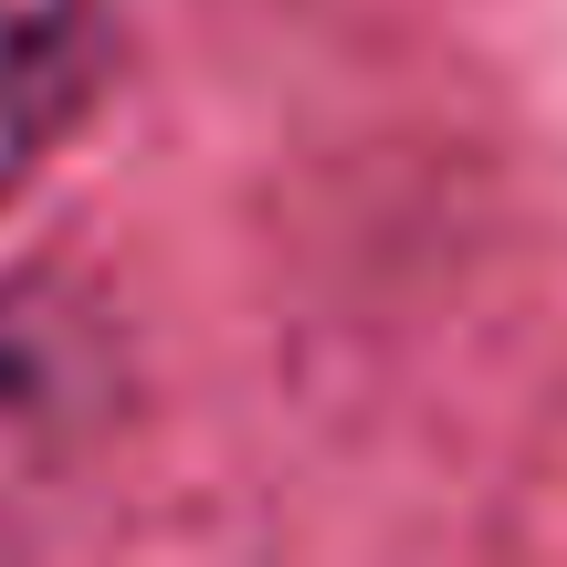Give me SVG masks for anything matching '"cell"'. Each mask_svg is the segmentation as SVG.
Returning <instances> with one entry per match:
<instances>
[{
  "mask_svg": "<svg viewBox=\"0 0 567 567\" xmlns=\"http://www.w3.org/2000/svg\"><path fill=\"white\" fill-rule=\"evenodd\" d=\"M116 400V347L53 284H11L0 295V494L53 473Z\"/></svg>",
  "mask_w": 567,
  "mask_h": 567,
  "instance_id": "6da1fadb",
  "label": "cell"
},
{
  "mask_svg": "<svg viewBox=\"0 0 567 567\" xmlns=\"http://www.w3.org/2000/svg\"><path fill=\"white\" fill-rule=\"evenodd\" d=\"M116 63L105 0H0V200L84 126Z\"/></svg>",
  "mask_w": 567,
  "mask_h": 567,
  "instance_id": "7a4b0ae2",
  "label": "cell"
}]
</instances>
